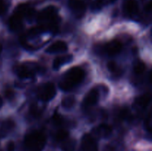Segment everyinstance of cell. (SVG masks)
Here are the masks:
<instances>
[{"label":"cell","mask_w":152,"mask_h":151,"mask_svg":"<svg viewBox=\"0 0 152 151\" xmlns=\"http://www.w3.org/2000/svg\"><path fill=\"white\" fill-rule=\"evenodd\" d=\"M1 50H2V47H1V45L0 44V54H1Z\"/></svg>","instance_id":"obj_29"},{"label":"cell","mask_w":152,"mask_h":151,"mask_svg":"<svg viewBox=\"0 0 152 151\" xmlns=\"http://www.w3.org/2000/svg\"><path fill=\"white\" fill-rule=\"evenodd\" d=\"M114 0H97L98 3L99 4H108V3L112 2Z\"/></svg>","instance_id":"obj_27"},{"label":"cell","mask_w":152,"mask_h":151,"mask_svg":"<svg viewBox=\"0 0 152 151\" xmlns=\"http://www.w3.org/2000/svg\"><path fill=\"white\" fill-rule=\"evenodd\" d=\"M15 72L18 76L21 78H29L34 76V72L28 68V66L24 65H18L15 69Z\"/></svg>","instance_id":"obj_11"},{"label":"cell","mask_w":152,"mask_h":151,"mask_svg":"<svg viewBox=\"0 0 152 151\" xmlns=\"http://www.w3.org/2000/svg\"><path fill=\"white\" fill-rule=\"evenodd\" d=\"M145 65L141 61H137L135 62L134 65V71L137 75H140L142 73L145 71Z\"/></svg>","instance_id":"obj_19"},{"label":"cell","mask_w":152,"mask_h":151,"mask_svg":"<svg viewBox=\"0 0 152 151\" xmlns=\"http://www.w3.org/2000/svg\"><path fill=\"white\" fill-rule=\"evenodd\" d=\"M98 100H99V91L96 88L91 89L85 96L83 103V107L85 109H88L96 105Z\"/></svg>","instance_id":"obj_6"},{"label":"cell","mask_w":152,"mask_h":151,"mask_svg":"<svg viewBox=\"0 0 152 151\" xmlns=\"http://www.w3.org/2000/svg\"><path fill=\"white\" fill-rule=\"evenodd\" d=\"M37 21L39 26L44 30L56 32L59 29L58 25L59 22L56 7L54 6H48L43 9L37 16Z\"/></svg>","instance_id":"obj_1"},{"label":"cell","mask_w":152,"mask_h":151,"mask_svg":"<svg viewBox=\"0 0 152 151\" xmlns=\"http://www.w3.org/2000/svg\"><path fill=\"white\" fill-rule=\"evenodd\" d=\"M94 136L99 138H108L112 133V128L108 124H100L94 129Z\"/></svg>","instance_id":"obj_9"},{"label":"cell","mask_w":152,"mask_h":151,"mask_svg":"<svg viewBox=\"0 0 152 151\" xmlns=\"http://www.w3.org/2000/svg\"><path fill=\"white\" fill-rule=\"evenodd\" d=\"M150 102H151V96L149 95H143L136 99L135 105L140 108H145L150 103Z\"/></svg>","instance_id":"obj_16"},{"label":"cell","mask_w":152,"mask_h":151,"mask_svg":"<svg viewBox=\"0 0 152 151\" xmlns=\"http://www.w3.org/2000/svg\"><path fill=\"white\" fill-rule=\"evenodd\" d=\"M15 124L12 120L7 119L5 121H4L1 125V130L3 131H9V130H12L14 127Z\"/></svg>","instance_id":"obj_21"},{"label":"cell","mask_w":152,"mask_h":151,"mask_svg":"<svg viewBox=\"0 0 152 151\" xmlns=\"http://www.w3.org/2000/svg\"><path fill=\"white\" fill-rule=\"evenodd\" d=\"M76 141L72 139H66L62 142L61 150L62 151H75Z\"/></svg>","instance_id":"obj_15"},{"label":"cell","mask_w":152,"mask_h":151,"mask_svg":"<svg viewBox=\"0 0 152 151\" xmlns=\"http://www.w3.org/2000/svg\"><path fill=\"white\" fill-rule=\"evenodd\" d=\"M122 48H123L122 44L117 40L110 41L105 45V51L109 56H115L118 54L122 50Z\"/></svg>","instance_id":"obj_10"},{"label":"cell","mask_w":152,"mask_h":151,"mask_svg":"<svg viewBox=\"0 0 152 151\" xmlns=\"http://www.w3.org/2000/svg\"><path fill=\"white\" fill-rule=\"evenodd\" d=\"M81 147L83 151H99L98 144L94 137L89 134H85L82 138Z\"/></svg>","instance_id":"obj_5"},{"label":"cell","mask_w":152,"mask_h":151,"mask_svg":"<svg viewBox=\"0 0 152 151\" xmlns=\"http://www.w3.org/2000/svg\"><path fill=\"white\" fill-rule=\"evenodd\" d=\"M46 142L45 136L41 131H32L25 139V147L28 151H42Z\"/></svg>","instance_id":"obj_3"},{"label":"cell","mask_w":152,"mask_h":151,"mask_svg":"<svg viewBox=\"0 0 152 151\" xmlns=\"http://www.w3.org/2000/svg\"><path fill=\"white\" fill-rule=\"evenodd\" d=\"M68 50V45L63 41H57L53 43L46 49V52L49 53H56L65 52Z\"/></svg>","instance_id":"obj_12"},{"label":"cell","mask_w":152,"mask_h":151,"mask_svg":"<svg viewBox=\"0 0 152 151\" xmlns=\"http://www.w3.org/2000/svg\"><path fill=\"white\" fill-rule=\"evenodd\" d=\"M84 78V70L79 67H74L66 73L65 78L59 83V87L62 90L68 91L75 86L80 84Z\"/></svg>","instance_id":"obj_2"},{"label":"cell","mask_w":152,"mask_h":151,"mask_svg":"<svg viewBox=\"0 0 152 151\" xmlns=\"http://www.w3.org/2000/svg\"><path fill=\"white\" fill-rule=\"evenodd\" d=\"M69 7L77 17H82L86 10V5L81 0H70Z\"/></svg>","instance_id":"obj_7"},{"label":"cell","mask_w":152,"mask_h":151,"mask_svg":"<svg viewBox=\"0 0 152 151\" xmlns=\"http://www.w3.org/2000/svg\"><path fill=\"white\" fill-rule=\"evenodd\" d=\"M73 56L71 55H65V56H59V57L56 58L53 61V67L54 69H58L60 68L62 65H65V64L68 63V62H71L72 60Z\"/></svg>","instance_id":"obj_14"},{"label":"cell","mask_w":152,"mask_h":151,"mask_svg":"<svg viewBox=\"0 0 152 151\" xmlns=\"http://www.w3.org/2000/svg\"><path fill=\"white\" fill-rule=\"evenodd\" d=\"M76 103V99L74 96H68L64 98L62 101V105L63 107L66 108V109H70Z\"/></svg>","instance_id":"obj_18"},{"label":"cell","mask_w":152,"mask_h":151,"mask_svg":"<svg viewBox=\"0 0 152 151\" xmlns=\"http://www.w3.org/2000/svg\"><path fill=\"white\" fill-rule=\"evenodd\" d=\"M124 13L129 17H134L139 13V6L136 0H127L123 6Z\"/></svg>","instance_id":"obj_8"},{"label":"cell","mask_w":152,"mask_h":151,"mask_svg":"<svg viewBox=\"0 0 152 151\" xmlns=\"http://www.w3.org/2000/svg\"><path fill=\"white\" fill-rule=\"evenodd\" d=\"M107 68H108L109 72L116 76H119L122 74V69L117 65V64L115 62H113V61L108 62Z\"/></svg>","instance_id":"obj_17"},{"label":"cell","mask_w":152,"mask_h":151,"mask_svg":"<svg viewBox=\"0 0 152 151\" xmlns=\"http://www.w3.org/2000/svg\"><path fill=\"white\" fill-rule=\"evenodd\" d=\"M39 98L41 100L47 102L53 99L56 95V87L51 82H48L40 86L37 92Z\"/></svg>","instance_id":"obj_4"},{"label":"cell","mask_w":152,"mask_h":151,"mask_svg":"<svg viewBox=\"0 0 152 151\" xmlns=\"http://www.w3.org/2000/svg\"><path fill=\"white\" fill-rule=\"evenodd\" d=\"M6 10V4L4 0H0V15L4 13Z\"/></svg>","instance_id":"obj_26"},{"label":"cell","mask_w":152,"mask_h":151,"mask_svg":"<svg viewBox=\"0 0 152 151\" xmlns=\"http://www.w3.org/2000/svg\"><path fill=\"white\" fill-rule=\"evenodd\" d=\"M5 96L8 99H12L14 97V92L10 89H8L5 91Z\"/></svg>","instance_id":"obj_24"},{"label":"cell","mask_w":152,"mask_h":151,"mask_svg":"<svg viewBox=\"0 0 152 151\" xmlns=\"http://www.w3.org/2000/svg\"><path fill=\"white\" fill-rule=\"evenodd\" d=\"M129 115V112L127 109H122L120 111V113H119V117H120V119H126L128 118V116Z\"/></svg>","instance_id":"obj_23"},{"label":"cell","mask_w":152,"mask_h":151,"mask_svg":"<svg viewBox=\"0 0 152 151\" xmlns=\"http://www.w3.org/2000/svg\"><path fill=\"white\" fill-rule=\"evenodd\" d=\"M53 122L56 124H57V125H61V124H62V123L64 122V119L63 118H62V116L58 113L55 114V115H53Z\"/></svg>","instance_id":"obj_22"},{"label":"cell","mask_w":152,"mask_h":151,"mask_svg":"<svg viewBox=\"0 0 152 151\" xmlns=\"http://www.w3.org/2000/svg\"><path fill=\"white\" fill-rule=\"evenodd\" d=\"M68 138V133L65 130H60L56 133L55 139L56 142H62Z\"/></svg>","instance_id":"obj_20"},{"label":"cell","mask_w":152,"mask_h":151,"mask_svg":"<svg viewBox=\"0 0 152 151\" xmlns=\"http://www.w3.org/2000/svg\"><path fill=\"white\" fill-rule=\"evenodd\" d=\"M22 19L23 18L21 17L16 13H13L10 19H9V28L13 31H18L21 29L22 27Z\"/></svg>","instance_id":"obj_13"},{"label":"cell","mask_w":152,"mask_h":151,"mask_svg":"<svg viewBox=\"0 0 152 151\" xmlns=\"http://www.w3.org/2000/svg\"><path fill=\"white\" fill-rule=\"evenodd\" d=\"M2 105H3V100H2V99H1V96H0V108L1 107Z\"/></svg>","instance_id":"obj_28"},{"label":"cell","mask_w":152,"mask_h":151,"mask_svg":"<svg viewBox=\"0 0 152 151\" xmlns=\"http://www.w3.org/2000/svg\"><path fill=\"white\" fill-rule=\"evenodd\" d=\"M7 151H14L15 150V144L13 142H9L6 147Z\"/></svg>","instance_id":"obj_25"}]
</instances>
